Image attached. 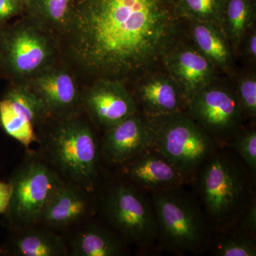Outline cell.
<instances>
[{
  "label": "cell",
  "instance_id": "cell-12",
  "mask_svg": "<svg viewBox=\"0 0 256 256\" xmlns=\"http://www.w3.org/2000/svg\"><path fill=\"white\" fill-rule=\"evenodd\" d=\"M118 168L122 178L150 193L180 188L190 176L178 170L153 148Z\"/></svg>",
  "mask_w": 256,
  "mask_h": 256
},
{
  "label": "cell",
  "instance_id": "cell-20",
  "mask_svg": "<svg viewBox=\"0 0 256 256\" xmlns=\"http://www.w3.org/2000/svg\"><path fill=\"white\" fill-rule=\"evenodd\" d=\"M4 98L18 114L35 128L42 126L50 116L42 100L28 86H18L10 89Z\"/></svg>",
  "mask_w": 256,
  "mask_h": 256
},
{
  "label": "cell",
  "instance_id": "cell-9",
  "mask_svg": "<svg viewBox=\"0 0 256 256\" xmlns=\"http://www.w3.org/2000/svg\"><path fill=\"white\" fill-rule=\"evenodd\" d=\"M154 131L151 119L138 112L105 130L100 142L102 159L120 166L154 146Z\"/></svg>",
  "mask_w": 256,
  "mask_h": 256
},
{
  "label": "cell",
  "instance_id": "cell-7",
  "mask_svg": "<svg viewBox=\"0 0 256 256\" xmlns=\"http://www.w3.org/2000/svg\"><path fill=\"white\" fill-rule=\"evenodd\" d=\"M178 188L151 192L158 238L168 250L185 254L201 250L206 229L200 210Z\"/></svg>",
  "mask_w": 256,
  "mask_h": 256
},
{
  "label": "cell",
  "instance_id": "cell-30",
  "mask_svg": "<svg viewBox=\"0 0 256 256\" xmlns=\"http://www.w3.org/2000/svg\"><path fill=\"white\" fill-rule=\"evenodd\" d=\"M16 12L14 0H0V18H6Z\"/></svg>",
  "mask_w": 256,
  "mask_h": 256
},
{
  "label": "cell",
  "instance_id": "cell-2",
  "mask_svg": "<svg viewBox=\"0 0 256 256\" xmlns=\"http://www.w3.org/2000/svg\"><path fill=\"white\" fill-rule=\"evenodd\" d=\"M54 120L42 134H37L38 154L64 181L95 191L102 159L95 132L77 116Z\"/></svg>",
  "mask_w": 256,
  "mask_h": 256
},
{
  "label": "cell",
  "instance_id": "cell-21",
  "mask_svg": "<svg viewBox=\"0 0 256 256\" xmlns=\"http://www.w3.org/2000/svg\"><path fill=\"white\" fill-rule=\"evenodd\" d=\"M0 124L4 132L30 150V146L37 142L35 127L18 114L4 98L0 100Z\"/></svg>",
  "mask_w": 256,
  "mask_h": 256
},
{
  "label": "cell",
  "instance_id": "cell-1",
  "mask_svg": "<svg viewBox=\"0 0 256 256\" xmlns=\"http://www.w3.org/2000/svg\"><path fill=\"white\" fill-rule=\"evenodd\" d=\"M176 26L173 0H80L66 28L82 68L120 82L164 57Z\"/></svg>",
  "mask_w": 256,
  "mask_h": 256
},
{
  "label": "cell",
  "instance_id": "cell-24",
  "mask_svg": "<svg viewBox=\"0 0 256 256\" xmlns=\"http://www.w3.org/2000/svg\"><path fill=\"white\" fill-rule=\"evenodd\" d=\"M215 254L220 256H256V240L244 232L229 236L217 244Z\"/></svg>",
  "mask_w": 256,
  "mask_h": 256
},
{
  "label": "cell",
  "instance_id": "cell-33",
  "mask_svg": "<svg viewBox=\"0 0 256 256\" xmlns=\"http://www.w3.org/2000/svg\"><path fill=\"white\" fill-rule=\"evenodd\" d=\"M14 1H15V0H14ZM15 2H16V1H15Z\"/></svg>",
  "mask_w": 256,
  "mask_h": 256
},
{
  "label": "cell",
  "instance_id": "cell-3",
  "mask_svg": "<svg viewBox=\"0 0 256 256\" xmlns=\"http://www.w3.org/2000/svg\"><path fill=\"white\" fill-rule=\"evenodd\" d=\"M198 190L207 213L220 226L238 220L247 210L248 176L236 158L216 150L201 165Z\"/></svg>",
  "mask_w": 256,
  "mask_h": 256
},
{
  "label": "cell",
  "instance_id": "cell-22",
  "mask_svg": "<svg viewBox=\"0 0 256 256\" xmlns=\"http://www.w3.org/2000/svg\"><path fill=\"white\" fill-rule=\"evenodd\" d=\"M37 16L50 28H67L70 14V0H34Z\"/></svg>",
  "mask_w": 256,
  "mask_h": 256
},
{
  "label": "cell",
  "instance_id": "cell-29",
  "mask_svg": "<svg viewBox=\"0 0 256 256\" xmlns=\"http://www.w3.org/2000/svg\"><path fill=\"white\" fill-rule=\"evenodd\" d=\"M12 195V185L10 182L0 181V215H3L9 206Z\"/></svg>",
  "mask_w": 256,
  "mask_h": 256
},
{
  "label": "cell",
  "instance_id": "cell-25",
  "mask_svg": "<svg viewBox=\"0 0 256 256\" xmlns=\"http://www.w3.org/2000/svg\"><path fill=\"white\" fill-rule=\"evenodd\" d=\"M188 13L198 21L216 25L220 18V0H183Z\"/></svg>",
  "mask_w": 256,
  "mask_h": 256
},
{
  "label": "cell",
  "instance_id": "cell-6",
  "mask_svg": "<svg viewBox=\"0 0 256 256\" xmlns=\"http://www.w3.org/2000/svg\"><path fill=\"white\" fill-rule=\"evenodd\" d=\"M151 120L154 131L153 148L186 174H193L216 150L218 146L214 140L183 112Z\"/></svg>",
  "mask_w": 256,
  "mask_h": 256
},
{
  "label": "cell",
  "instance_id": "cell-4",
  "mask_svg": "<svg viewBox=\"0 0 256 256\" xmlns=\"http://www.w3.org/2000/svg\"><path fill=\"white\" fill-rule=\"evenodd\" d=\"M28 153L10 176L12 195L3 223L9 230L38 223L63 178L38 153Z\"/></svg>",
  "mask_w": 256,
  "mask_h": 256
},
{
  "label": "cell",
  "instance_id": "cell-32",
  "mask_svg": "<svg viewBox=\"0 0 256 256\" xmlns=\"http://www.w3.org/2000/svg\"><path fill=\"white\" fill-rule=\"evenodd\" d=\"M0 256H2V254H1V249H0Z\"/></svg>",
  "mask_w": 256,
  "mask_h": 256
},
{
  "label": "cell",
  "instance_id": "cell-18",
  "mask_svg": "<svg viewBox=\"0 0 256 256\" xmlns=\"http://www.w3.org/2000/svg\"><path fill=\"white\" fill-rule=\"evenodd\" d=\"M138 97L146 117L150 119L183 112V108L188 105L174 80L163 76L152 77L143 82L138 90Z\"/></svg>",
  "mask_w": 256,
  "mask_h": 256
},
{
  "label": "cell",
  "instance_id": "cell-19",
  "mask_svg": "<svg viewBox=\"0 0 256 256\" xmlns=\"http://www.w3.org/2000/svg\"><path fill=\"white\" fill-rule=\"evenodd\" d=\"M192 35L198 50L212 64L227 66L230 60L228 46L215 24L198 21L194 24Z\"/></svg>",
  "mask_w": 256,
  "mask_h": 256
},
{
  "label": "cell",
  "instance_id": "cell-15",
  "mask_svg": "<svg viewBox=\"0 0 256 256\" xmlns=\"http://www.w3.org/2000/svg\"><path fill=\"white\" fill-rule=\"evenodd\" d=\"M84 220L66 232L69 256H119L127 252V242L112 228Z\"/></svg>",
  "mask_w": 256,
  "mask_h": 256
},
{
  "label": "cell",
  "instance_id": "cell-10",
  "mask_svg": "<svg viewBox=\"0 0 256 256\" xmlns=\"http://www.w3.org/2000/svg\"><path fill=\"white\" fill-rule=\"evenodd\" d=\"M94 192L64 181L50 197L38 224L62 234L92 218L98 208Z\"/></svg>",
  "mask_w": 256,
  "mask_h": 256
},
{
  "label": "cell",
  "instance_id": "cell-8",
  "mask_svg": "<svg viewBox=\"0 0 256 256\" xmlns=\"http://www.w3.org/2000/svg\"><path fill=\"white\" fill-rule=\"evenodd\" d=\"M192 117L220 146L236 127L242 116L238 98L223 88L210 86L188 104Z\"/></svg>",
  "mask_w": 256,
  "mask_h": 256
},
{
  "label": "cell",
  "instance_id": "cell-5",
  "mask_svg": "<svg viewBox=\"0 0 256 256\" xmlns=\"http://www.w3.org/2000/svg\"><path fill=\"white\" fill-rule=\"evenodd\" d=\"M97 204L127 244L146 249L156 242L158 226L152 204L136 185L122 178L102 192Z\"/></svg>",
  "mask_w": 256,
  "mask_h": 256
},
{
  "label": "cell",
  "instance_id": "cell-31",
  "mask_svg": "<svg viewBox=\"0 0 256 256\" xmlns=\"http://www.w3.org/2000/svg\"><path fill=\"white\" fill-rule=\"evenodd\" d=\"M248 54L252 56V58L255 60L256 56V34H252L248 40Z\"/></svg>",
  "mask_w": 256,
  "mask_h": 256
},
{
  "label": "cell",
  "instance_id": "cell-23",
  "mask_svg": "<svg viewBox=\"0 0 256 256\" xmlns=\"http://www.w3.org/2000/svg\"><path fill=\"white\" fill-rule=\"evenodd\" d=\"M252 20V8L248 0H229L226 10L228 32L238 41L246 32Z\"/></svg>",
  "mask_w": 256,
  "mask_h": 256
},
{
  "label": "cell",
  "instance_id": "cell-28",
  "mask_svg": "<svg viewBox=\"0 0 256 256\" xmlns=\"http://www.w3.org/2000/svg\"><path fill=\"white\" fill-rule=\"evenodd\" d=\"M240 218H242L240 225H242V232L255 239L256 232V204L255 201L252 202Z\"/></svg>",
  "mask_w": 256,
  "mask_h": 256
},
{
  "label": "cell",
  "instance_id": "cell-13",
  "mask_svg": "<svg viewBox=\"0 0 256 256\" xmlns=\"http://www.w3.org/2000/svg\"><path fill=\"white\" fill-rule=\"evenodd\" d=\"M42 100L53 118H67L78 114L82 106L73 77L66 70L45 68L34 76L28 86Z\"/></svg>",
  "mask_w": 256,
  "mask_h": 256
},
{
  "label": "cell",
  "instance_id": "cell-17",
  "mask_svg": "<svg viewBox=\"0 0 256 256\" xmlns=\"http://www.w3.org/2000/svg\"><path fill=\"white\" fill-rule=\"evenodd\" d=\"M0 249L2 256H69L64 235L38 224L10 230Z\"/></svg>",
  "mask_w": 256,
  "mask_h": 256
},
{
  "label": "cell",
  "instance_id": "cell-26",
  "mask_svg": "<svg viewBox=\"0 0 256 256\" xmlns=\"http://www.w3.org/2000/svg\"><path fill=\"white\" fill-rule=\"evenodd\" d=\"M233 146L242 162L252 173L256 171V132L255 129L246 130L236 138Z\"/></svg>",
  "mask_w": 256,
  "mask_h": 256
},
{
  "label": "cell",
  "instance_id": "cell-27",
  "mask_svg": "<svg viewBox=\"0 0 256 256\" xmlns=\"http://www.w3.org/2000/svg\"><path fill=\"white\" fill-rule=\"evenodd\" d=\"M238 100L242 108L252 117L256 114V80L254 76L246 77L239 82Z\"/></svg>",
  "mask_w": 256,
  "mask_h": 256
},
{
  "label": "cell",
  "instance_id": "cell-11",
  "mask_svg": "<svg viewBox=\"0 0 256 256\" xmlns=\"http://www.w3.org/2000/svg\"><path fill=\"white\" fill-rule=\"evenodd\" d=\"M92 122L106 130L138 112L137 104L122 82L100 78L82 97Z\"/></svg>",
  "mask_w": 256,
  "mask_h": 256
},
{
  "label": "cell",
  "instance_id": "cell-16",
  "mask_svg": "<svg viewBox=\"0 0 256 256\" xmlns=\"http://www.w3.org/2000/svg\"><path fill=\"white\" fill-rule=\"evenodd\" d=\"M172 76L182 92L188 105L213 78V64L200 50L185 46L165 55Z\"/></svg>",
  "mask_w": 256,
  "mask_h": 256
},
{
  "label": "cell",
  "instance_id": "cell-14",
  "mask_svg": "<svg viewBox=\"0 0 256 256\" xmlns=\"http://www.w3.org/2000/svg\"><path fill=\"white\" fill-rule=\"evenodd\" d=\"M5 58L8 66L18 76H30L46 68L53 54L44 35L34 28L22 26L6 41Z\"/></svg>",
  "mask_w": 256,
  "mask_h": 256
}]
</instances>
